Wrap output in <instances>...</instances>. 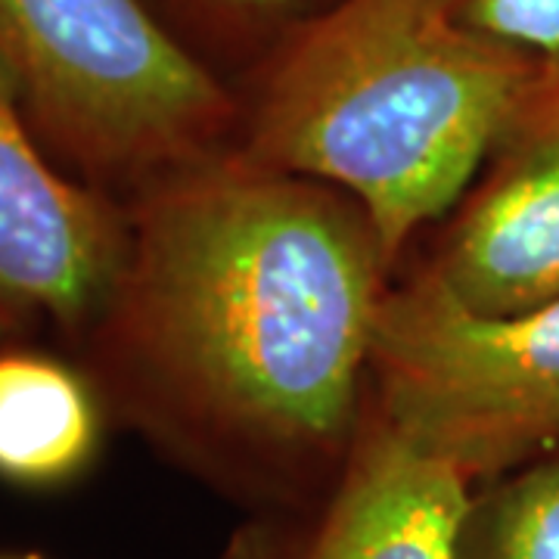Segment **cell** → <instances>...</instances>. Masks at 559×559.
Wrapping results in <instances>:
<instances>
[{
  "label": "cell",
  "mask_w": 559,
  "mask_h": 559,
  "mask_svg": "<svg viewBox=\"0 0 559 559\" xmlns=\"http://www.w3.org/2000/svg\"><path fill=\"white\" fill-rule=\"evenodd\" d=\"M119 277L72 358L109 423L293 535L358 448L395 271L358 202L234 153L124 200Z\"/></svg>",
  "instance_id": "obj_1"
},
{
  "label": "cell",
  "mask_w": 559,
  "mask_h": 559,
  "mask_svg": "<svg viewBox=\"0 0 559 559\" xmlns=\"http://www.w3.org/2000/svg\"><path fill=\"white\" fill-rule=\"evenodd\" d=\"M550 62L460 22L448 0H345L242 75L230 153L336 187L399 261L454 212Z\"/></svg>",
  "instance_id": "obj_2"
},
{
  "label": "cell",
  "mask_w": 559,
  "mask_h": 559,
  "mask_svg": "<svg viewBox=\"0 0 559 559\" xmlns=\"http://www.w3.org/2000/svg\"><path fill=\"white\" fill-rule=\"evenodd\" d=\"M0 66L50 159L121 202L230 153L234 87L143 0H0Z\"/></svg>",
  "instance_id": "obj_3"
},
{
  "label": "cell",
  "mask_w": 559,
  "mask_h": 559,
  "mask_svg": "<svg viewBox=\"0 0 559 559\" xmlns=\"http://www.w3.org/2000/svg\"><path fill=\"white\" fill-rule=\"evenodd\" d=\"M370 404L476 488L559 444V299L479 314L423 261L392 277L370 348Z\"/></svg>",
  "instance_id": "obj_4"
},
{
  "label": "cell",
  "mask_w": 559,
  "mask_h": 559,
  "mask_svg": "<svg viewBox=\"0 0 559 559\" xmlns=\"http://www.w3.org/2000/svg\"><path fill=\"white\" fill-rule=\"evenodd\" d=\"M124 202L40 146L0 66V345L79 348L119 277Z\"/></svg>",
  "instance_id": "obj_5"
},
{
  "label": "cell",
  "mask_w": 559,
  "mask_h": 559,
  "mask_svg": "<svg viewBox=\"0 0 559 559\" xmlns=\"http://www.w3.org/2000/svg\"><path fill=\"white\" fill-rule=\"evenodd\" d=\"M488 162L423 264L466 308L520 314L559 299V62Z\"/></svg>",
  "instance_id": "obj_6"
},
{
  "label": "cell",
  "mask_w": 559,
  "mask_h": 559,
  "mask_svg": "<svg viewBox=\"0 0 559 559\" xmlns=\"http://www.w3.org/2000/svg\"><path fill=\"white\" fill-rule=\"evenodd\" d=\"M476 485L367 407L358 448L296 559H463Z\"/></svg>",
  "instance_id": "obj_7"
},
{
  "label": "cell",
  "mask_w": 559,
  "mask_h": 559,
  "mask_svg": "<svg viewBox=\"0 0 559 559\" xmlns=\"http://www.w3.org/2000/svg\"><path fill=\"white\" fill-rule=\"evenodd\" d=\"M109 414L79 364L38 345H0V481L57 491L100 457Z\"/></svg>",
  "instance_id": "obj_8"
},
{
  "label": "cell",
  "mask_w": 559,
  "mask_h": 559,
  "mask_svg": "<svg viewBox=\"0 0 559 559\" xmlns=\"http://www.w3.org/2000/svg\"><path fill=\"white\" fill-rule=\"evenodd\" d=\"M180 47L224 84L259 69L345 0H143Z\"/></svg>",
  "instance_id": "obj_9"
},
{
  "label": "cell",
  "mask_w": 559,
  "mask_h": 559,
  "mask_svg": "<svg viewBox=\"0 0 559 559\" xmlns=\"http://www.w3.org/2000/svg\"><path fill=\"white\" fill-rule=\"evenodd\" d=\"M463 559H559V444L476 488Z\"/></svg>",
  "instance_id": "obj_10"
},
{
  "label": "cell",
  "mask_w": 559,
  "mask_h": 559,
  "mask_svg": "<svg viewBox=\"0 0 559 559\" xmlns=\"http://www.w3.org/2000/svg\"><path fill=\"white\" fill-rule=\"evenodd\" d=\"M454 16L544 62H559V0H448Z\"/></svg>",
  "instance_id": "obj_11"
},
{
  "label": "cell",
  "mask_w": 559,
  "mask_h": 559,
  "mask_svg": "<svg viewBox=\"0 0 559 559\" xmlns=\"http://www.w3.org/2000/svg\"><path fill=\"white\" fill-rule=\"evenodd\" d=\"M0 559H44L40 554H35V550H25V554H7V557Z\"/></svg>",
  "instance_id": "obj_12"
}]
</instances>
